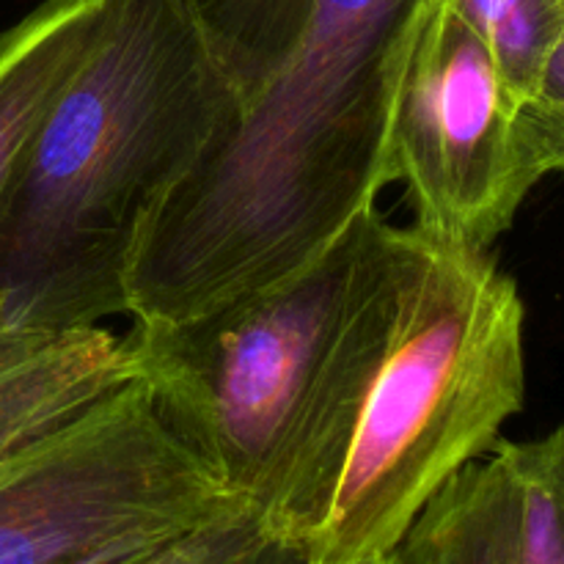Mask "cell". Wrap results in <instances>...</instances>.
Returning <instances> with one entry per match:
<instances>
[{
	"label": "cell",
	"mask_w": 564,
	"mask_h": 564,
	"mask_svg": "<svg viewBox=\"0 0 564 564\" xmlns=\"http://www.w3.org/2000/svg\"><path fill=\"white\" fill-rule=\"evenodd\" d=\"M516 529V479L494 446L435 494L400 551L405 564H512Z\"/></svg>",
	"instance_id": "ba28073f"
},
{
	"label": "cell",
	"mask_w": 564,
	"mask_h": 564,
	"mask_svg": "<svg viewBox=\"0 0 564 564\" xmlns=\"http://www.w3.org/2000/svg\"><path fill=\"white\" fill-rule=\"evenodd\" d=\"M132 564H312V549L242 505Z\"/></svg>",
	"instance_id": "7c38bea8"
},
{
	"label": "cell",
	"mask_w": 564,
	"mask_h": 564,
	"mask_svg": "<svg viewBox=\"0 0 564 564\" xmlns=\"http://www.w3.org/2000/svg\"><path fill=\"white\" fill-rule=\"evenodd\" d=\"M424 3L317 0L290 58L149 218L127 275L135 323L273 284L375 207Z\"/></svg>",
	"instance_id": "7a4b0ae2"
},
{
	"label": "cell",
	"mask_w": 564,
	"mask_h": 564,
	"mask_svg": "<svg viewBox=\"0 0 564 564\" xmlns=\"http://www.w3.org/2000/svg\"><path fill=\"white\" fill-rule=\"evenodd\" d=\"M242 105L279 72L317 0H176Z\"/></svg>",
	"instance_id": "9c48e42d"
},
{
	"label": "cell",
	"mask_w": 564,
	"mask_h": 564,
	"mask_svg": "<svg viewBox=\"0 0 564 564\" xmlns=\"http://www.w3.org/2000/svg\"><path fill=\"white\" fill-rule=\"evenodd\" d=\"M240 99L176 0H108L102 31L0 202V295L28 325L127 314L149 218L229 130Z\"/></svg>",
	"instance_id": "3957f363"
},
{
	"label": "cell",
	"mask_w": 564,
	"mask_h": 564,
	"mask_svg": "<svg viewBox=\"0 0 564 564\" xmlns=\"http://www.w3.org/2000/svg\"><path fill=\"white\" fill-rule=\"evenodd\" d=\"M235 507L132 380L0 471V564H130Z\"/></svg>",
	"instance_id": "5b68a950"
},
{
	"label": "cell",
	"mask_w": 564,
	"mask_h": 564,
	"mask_svg": "<svg viewBox=\"0 0 564 564\" xmlns=\"http://www.w3.org/2000/svg\"><path fill=\"white\" fill-rule=\"evenodd\" d=\"M523 301L488 248L400 229L397 314L312 564L397 551L523 408Z\"/></svg>",
	"instance_id": "277c9868"
},
{
	"label": "cell",
	"mask_w": 564,
	"mask_h": 564,
	"mask_svg": "<svg viewBox=\"0 0 564 564\" xmlns=\"http://www.w3.org/2000/svg\"><path fill=\"white\" fill-rule=\"evenodd\" d=\"M516 108L482 39L441 0H427L391 110L386 174L405 182L416 229L490 248L538 182L523 165Z\"/></svg>",
	"instance_id": "8992f818"
},
{
	"label": "cell",
	"mask_w": 564,
	"mask_h": 564,
	"mask_svg": "<svg viewBox=\"0 0 564 564\" xmlns=\"http://www.w3.org/2000/svg\"><path fill=\"white\" fill-rule=\"evenodd\" d=\"M130 564H132V562H130Z\"/></svg>",
	"instance_id": "9a60e30c"
},
{
	"label": "cell",
	"mask_w": 564,
	"mask_h": 564,
	"mask_svg": "<svg viewBox=\"0 0 564 564\" xmlns=\"http://www.w3.org/2000/svg\"><path fill=\"white\" fill-rule=\"evenodd\" d=\"M516 135L534 182L564 174V31L543 61L532 91L516 108Z\"/></svg>",
	"instance_id": "4fadbf2b"
},
{
	"label": "cell",
	"mask_w": 564,
	"mask_h": 564,
	"mask_svg": "<svg viewBox=\"0 0 564 564\" xmlns=\"http://www.w3.org/2000/svg\"><path fill=\"white\" fill-rule=\"evenodd\" d=\"M108 0H44L0 33V202L53 99L97 44Z\"/></svg>",
	"instance_id": "52a82bcc"
},
{
	"label": "cell",
	"mask_w": 564,
	"mask_h": 564,
	"mask_svg": "<svg viewBox=\"0 0 564 564\" xmlns=\"http://www.w3.org/2000/svg\"><path fill=\"white\" fill-rule=\"evenodd\" d=\"M397 284L400 226L369 207L284 279L127 336L165 427L226 494L308 549L389 341Z\"/></svg>",
	"instance_id": "6da1fadb"
},
{
	"label": "cell",
	"mask_w": 564,
	"mask_h": 564,
	"mask_svg": "<svg viewBox=\"0 0 564 564\" xmlns=\"http://www.w3.org/2000/svg\"><path fill=\"white\" fill-rule=\"evenodd\" d=\"M494 55L512 99L532 91L564 31V0H441Z\"/></svg>",
	"instance_id": "30bf717a"
},
{
	"label": "cell",
	"mask_w": 564,
	"mask_h": 564,
	"mask_svg": "<svg viewBox=\"0 0 564 564\" xmlns=\"http://www.w3.org/2000/svg\"><path fill=\"white\" fill-rule=\"evenodd\" d=\"M518 488L512 564H564V427L538 441H496Z\"/></svg>",
	"instance_id": "8fae6325"
},
{
	"label": "cell",
	"mask_w": 564,
	"mask_h": 564,
	"mask_svg": "<svg viewBox=\"0 0 564 564\" xmlns=\"http://www.w3.org/2000/svg\"><path fill=\"white\" fill-rule=\"evenodd\" d=\"M339 564H405L402 560V551H389V554H372V556H356V560H347Z\"/></svg>",
	"instance_id": "5bb4252c"
}]
</instances>
